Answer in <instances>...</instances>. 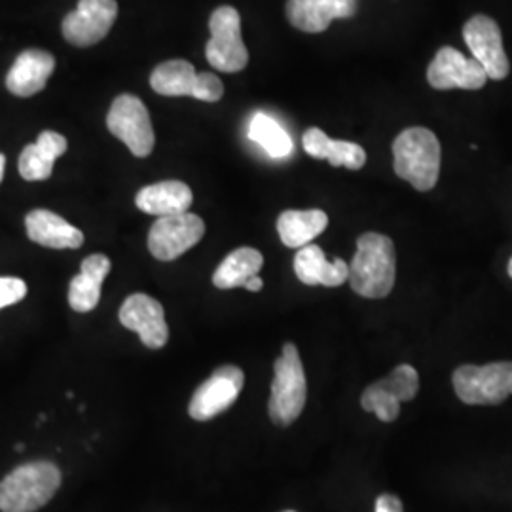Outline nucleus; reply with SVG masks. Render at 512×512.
Here are the masks:
<instances>
[{
	"label": "nucleus",
	"instance_id": "25",
	"mask_svg": "<svg viewBox=\"0 0 512 512\" xmlns=\"http://www.w3.org/2000/svg\"><path fill=\"white\" fill-rule=\"evenodd\" d=\"M249 139L264 148L272 158H287L293 154V139L272 116L258 112L249 124Z\"/></svg>",
	"mask_w": 512,
	"mask_h": 512
},
{
	"label": "nucleus",
	"instance_id": "2",
	"mask_svg": "<svg viewBox=\"0 0 512 512\" xmlns=\"http://www.w3.org/2000/svg\"><path fill=\"white\" fill-rule=\"evenodd\" d=\"M440 143L427 128H408L393 143V169L420 192H429L439 183Z\"/></svg>",
	"mask_w": 512,
	"mask_h": 512
},
{
	"label": "nucleus",
	"instance_id": "6",
	"mask_svg": "<svg viewBox=\"0 0 512 512\" xmlns=\"http://www.w3.org/2000/svg\"><path fill=\"white\" fill-rule=\"evenodd\" d=\"M109 131L137 158H147L154 150L156 135L145 103L131 93L118 95L107 116Z\"/></svg>",
	"mask_w": 512,
	"mask_h": 512
},
{
	"label": "nucleus",
	"instance_id": "12",
	"mask_svg": "<svg viewBox=\"0 0 512 512\" xmlns=\"http://www.w3.org/2000/svg\"><path fill=\"white\" fill-rule=\"evenodd\" d=\"M427 80L435 90H480L488 82L482 65L456 48H440L427 67Z\"/></svg>",
	"mask_w": 512,
	"mask_h": 512
},
{
	"label": "nucleus",
	"instance_id": "7",
	"mask_svg": "<svg viewBox=\"0 0 512 512\" xmlns=\"http://www.w3.org/2000/svg\"><path fill=\"white\" fill-rule=\"evenodd\" d=\"M452 380L465 404H501L512 395V363L459 366Z\"/></svg>",
	"mask_w": 512,
	"mask_h": 512
},
{
	"label": "nucleus",
	"instance_id": "4",
	"mask_svg": "<svg viewBox=\"0 0 512 512\" xmlns=\"http://www.w3.org/2000/svg\"><path fill=\"white\" fill-rule=\"evenodd\" d=\"M308 399V382L300 353L294 344H285L274 365L270 395V418L275 425L287 427L302 414Z\"/></svg>",
	"mask_w": 512,
	"mask_h": 512
},
{
	"label": "nucleus",
	"instance_id": "1",
	"mask_svg": "<svg viewBox=\"0 0 512 512\" xmlns=\"http://www.w3.org/2000/svg\"><path fill=\"white\" fill-rule=\"evenodd\" d=\"M397 256L391 238L366 232L357 239V253L349 266L351 289L365 298H385L393 291Z\"/></svg>",
	"mask_w": 512,
	"mask_h": 512
},
{
	"label": "nucleus",
	"instance_id": "31",
	"mask_svg": "<svg viewBox=\"0 0 512 512\" xmlns=\"http://www.w3.org/2000/svg\"><path fill=\"white\" fill-rule=\"evenodd\" d=\"M262 287H264V281L255 275V277H251L247 283H245V287L243 289H247L249 293H258V291H262Z\"/></svg>",
	"mask_w": 512,
	"mask_h": 512
},
{
	"label": "nucleus",
	"instance_id": "29",
	"mask_svg": "<svg viewBox=\"0 0 512 512\" xmlns=\"http://www.w3.org/2000/svg\"><path fill=\"white\" fill-rule=\"evenodd\" d=\"M27 294V285L19 277H0V310L21 302Z\"/></svg>",
	"mask_w": 512,
	"mask_h": 512
},
{
	"label": "nucleus",
	"instance_id": "20",
	"mask_svg": "<svg viewBox=\"0 0 512 512\" xmlns=\"http://www.w3.org/2000/svg\"><path fill=\"white\" fill-rule=\"evenodd\" d=\"M194 202V194L188 184L183 181H162V183L148 184L139 190L135 205L148 215L154 217H169L181 215L190 209Z\"/></svg>",
	"mask_w": 512,
	"mask_h": 512
},
{
	"label": "nucleus",
	"instance_id": "3",
	"mask_svg": "<svg viewBox=\"0 0 512 512\" xmlns=\"http://www.w3.org/2000/svg\"><path fill=\"white\" fill-rule=\"evenodd\" d=\"M61 486V471L52 461H33L14 469L0 482V511L35 512Z\"/></svg>",
	"mask_w": 512,
	"mask_h": 512
},
{
	"label": "nucleus",
	"instance_id": "30",
	"mask_svg": "<svg viewBox=\"0 0 512 512\" xmlns=\"http://www.w3.org/2000/svg\"><path fill=\"white\" fill-rule=\"evenodd\" d=\"M376 512H404L403 503L395 495H380L376 501Z\"/></svg>",
	"mask_w": 512,
	"mask_h": 512
},
{
	"label": "nucleus",
	"instance_id": "26",
	"mask_svg": "<svg viewBox=\"0 0 512 512\" xmlns=\"http://www.w3.org/2000/svg\"><path fill=\"white\" fill-rule=\"evenodd\" d=\"M376 384L404 403V401H412L418 395L420 376L414 366L401 365L393 368L389 376H385L384 380H378Z\"/></svg>",
	"mask_w": 512,
	"mask_h": 512
},
{
	"label": "nucleus",
	"instance_id": "8",
	"mask_svg": "<svg viewBox=\"0 0 512 512\" xmlns=\"http://www.w3.org/2000/svg\"><path fill=\"white\" fill-rule=\"evenodd\" d=\"M205 222L194 213L160 217L148 232V251L162 262H171L202 241Z\"/></svg>",
	"mask_w": 512,
	"mask_h": 512
},
{
	"label": "nucleus",
	"instance_id": "10",
	"mask_svg": "<svg viewBox=\"0 0 512 512\" xmlns=\"http://www.w3.org/2000/svg\"><path fill=\"white\" fill-rule=\"evenodd\" d=\"M116 18V0H80L76 10L63 19L61 31L69 44L88 48L109 35Z\"/></svg>",
	"mask_w": 512,
	"mask_h": 512
},
{
	"label": "nucleus",
	"instance_id": "11",
	"mask_svg": "<svg viewBox=\"0 0 512 512\" xmlns=\"http://www.w3.org/2000/svg\"><path fill=\"white\" fill-rule=\"evenodd\" d=\"M463 38L482 69L492 80H503L511 73V63L503 48L501 29L488 16H475L463 27Z\"/></svg>",
	"mask_w": 512,
	"mask_h": 512
},
{
	"label": "nucleus",
	"instance_id": "35",
	"mask_svg": "<svg viewBox=\"0 0 512 512\" xmlns=\"http://www.w3.org/2000/svg\"><path fill=\"white\" fill-rule=\"evenodd\" d=\"M509 275L512 277V258L509 260Z\"/></svg>",
	"mask_w": 512,
	"mask_h": 512
},
{
	"label": "nucleus",
	"instance_id": "27",
	"mask_svg": "<svg viewBox=\"0 0 512 512\" xmlns=\"http://www.w3.org/2000/svg\"><path fill=\"white\" fill-rule=\"evenodd\" d=\"M361 406L366 412L376 414L382 421H395L401 414V401L395 399L393 395H389L380 385H368L361 397Z\"/></svg>",
	"mask_w": 512,
	"mask_h": 512
},
{
	"label": "nucleus",
	"instance_id": "34",
	"mask_svg": "<svg viewBox=\"0 0 512 512\" xmlns=\"http://www.w3.org/2000/svg\"><path fill=\"white\" fill-rule=\"evenodd\" d=\"M23 448H25V446H23V442H18V444H16V450H18V452H21Z\"/></svg>",
	"mask_w": 512,
	"mask_h": 512
},
{
	"label": "nucleus",
	"instance_id": "24",
	"mask_svg": "<svg viewBox=\"0 0 512 512\" xmlns=\"http://www.w3.org/2000/svg\"><path fill=\"white\" fill-rule=\"evenodd\" d=\"M198 74L194 65L184 59H171L158 65L150 74L152 90L165 97H194Z\"/></svg>",
	"mask_w": 512,
	"mask_h": 512
},
{
	"label": "nucleus",
	"instance_id": "15",
	"mask_svg": "<svg viewBox=\"0 0 512 512\" xmlns=\"http://www.w3.org/2000/svg\"><path fill=\"white\" fill-rule=\"evenodd\" d=\"M55 57L46 50H25L6 74V88L16 97H33L42 92L54 74Z\"/></svg>",
	"mask_w": 512,
	"mask_h": 512
},
{
	"label": "nucleus",
	"instance_id": "28",
	"mask_svg": "<svg viewBox=\"0 0 512 512\" xmlns=\"http://www.w3.org/2000/svg\"><path fill=\"white\" fill-rule=\"evenodd\" d=\"M224 95V86L217 74L200 73L198 74V84H196V92L194 99H200L205 103H217Z\"/></svg>",
	"mask_w": 512,
	"mask_h": 512
},
{
	"label": "nucleus",
	"instance_id": "13",
	"mask_svg": "<svg viewBox=\"0 0 512 512\" xmlns=\"http://www.w3.org/2000/svg\"><path fill=\"white\" fill-rule=\"evenodd\" d=\"M120 323L139 334L141 342L150 349L164 348L169 340L165 311L158 300L148 294H131L120 308Z\"/></svg>",
	"mask_w": 512,
	"mask_h": 512
},
{
	"label": "nucleus",
	"instance_id": "32",
	"mask_svg": "<svg viewBox=\"0 0 512 512\" xmlns=\"http://www.w3.org/2000/svg\"><path fill=\"white\" fill-rule=\"evenodd\" d=\"M4 169H6V156L0 152V183L4 179Z\"/></svg>",
	"mask_w": 512,
	"mask_h": 512
},
{
	"label": "nucleus",
	"instance_id": "21",
	"mask_svg": "<svg viewBox=\"0 0 512 512\" xmlns=\"http://www.w3.org/2000/svg\"><path fill=\"white\" fill-rule=\"evenodd\" d=\"M302 147L315 160H329L334 167H348L357 171L366 164L365 148L349 141H334L319 128L306 129Z\"/></svg>",
	"mask_w": 512,
	"mask_h": 512
},
{
	"label": "nucleus",
	"instance_id": "5",
	"mask_svg": "<svg viewBox=\"0 0 512 512\" xmlns=\"http://www.w3.org/2000/svg\"><path fill=\"white\" fill-rule=\"evenodd\" d=\"M211 38L205 46V57L220 73H239L249 63V52L241 38V18L232 6H220L209 19Z\"/></svg>",
	"mask_w": 512,
	"mask_h": 512
},
{
	"label": "nucleus",
	"instance_id": "9",
	"mask_svg": "<svg viewBox=\"0 0 512 512\" xmlns=\"http://www.w3.org/2000/svg\"><path fill=\"white\" fill-rule=\"evenodd\" d=\"M243 384L245 374L241 368L232 365L220 366L192 395V401L188 406L190 418L207 421L226 412L236 403Z\"/></svg>",
	"mask_w": 512,
	"mask_h": 512
},
{
	"label": "nucleus",
	"instance_id": "19",
	"mask_svg": "<svg viewBox=\"0 0 512 512\" xmlns=\"http://www.w3.org/2000/svg\"><path fill=\"white\" fill-rule=\"evenodd\" d=\"M109 256L90 255L82 260L80 274L74 275L69 285V306L78 313H88L97 308L101 300L103 281L110 274Z\"/></svg>",
	"mask_w": 512,
	"mask_h": 512
},
{
	"label": "nucleus",
	"instance_id": "22",
	"mask_svg": "<svg viewBox=\"0 0 512 512\" xmlns=\"http://www.w3.org/2000/svg\"><path fill=\"white\" fill-rule=\"evenodd\" d=\"M329 226V217L321 209L306 211H283L277 219V232L285 247L300 249L310 245L313 239L321 236Z\"/></svg>",
	"mask_w": 512,
	"mask_h": 512
},
{
	"label": "nucleus",
	"instance_id": "23",
	"mask_svg": "<svg viewBox=\"0 0 512 512\" xmlns=\"http://www.w3.org/2000/svg\"><path fill=\"white\" fill-rule=\"evenodd\" d=\"M264 266V256L253 247H239L220 262L213 274V285L222 291L245 287V283L258 275Z\"/></svg>",
	"mask_w": 512,
	"mask_h": 512
},
{
	"label": "nucleus",
	"instance_id": "14",
	"mask_svg": "<svg viewBox=\"0 0 512 512\" xmlns=\"http://www.w3.org/2000/svg\"><path fill=\"white\" fill-rule=\"evenodd\" d=\"M359 0H287V19L304 33H323L334 19L353 18Z\"/></svg>",
	"mask_w": 512,
	"mask_h": 512
},
{
	"label": "nucleus",
	"instance_id": "17",
	"mask_svg": "<svg viewBox=\"0 0 512 512\" xmlns=\"http://www.w3.org/2000/svg\"><path fill=\"white\" fill-rule=\"evenodd\" d=\"M294 274L310 287H340L349 279V264L342 258L329 262L323 249L310 243L294 256Z\"/></svg>",
	"mask_w": 512,
	"mask_h": 512
},
{
	"label": "nucleus",
	"instance_id": "16",
	"mask_svg": "<svg viewBox=\"0 0 512 512\" xmlns=\"http://www.w3.org/2000/svg\"><path fill=\"white\" fill-rule=\"evenodd\" d=\"M27 236L48 249H78L84 245V234L71 222L48 209H35L25 217Z\"/></svg>",
	"mask_w": 512,
	"mask_h": 512
},
{
	"label": "nucleus",
	"instance_id": "33",
	"mask_svg": "<svg viewBox=\"0 0 512 512\" xmlns=\"http://www.w3.org/2000/svg\"><path fill=\"white\" fill-rule=\"evenodd\" d=\"M42 421H46V414H40V416H38V425H42Z\"/></svg>",
	"mask_w": 512,
	"mask_h": 512
},
{
	"label": "nucleus",
	"instance_id": "36",
	"mask_svg": "<svg viewBox=\"0 0 512 512\" xmlns=\"http://www.w3.org/2000/svg\"><path fill=\"white\" fill-rule=\"evenodd\" d=\"M285 512H294V511H285Z\"/></svg>",
	"mask_w": 512,
	"mask_h": 512
},
{
	"label": "nucleus",
	"instance_id": "18",
	"mask_svg": "<svg viewBox=\"0 0 512 512\" xmlns=\"http://www.w3.org/2000/svg\"><path fill=\"white\" fill-rule=\"evenodd\" d=\"M69 148L67 139L57 131H42L37 143L27 145L19 156V175L25 181H46L52 177L54 164Z\"/></svg>",
	"mask_w": 512,
	"mask_h": 512
}]
</instances>
